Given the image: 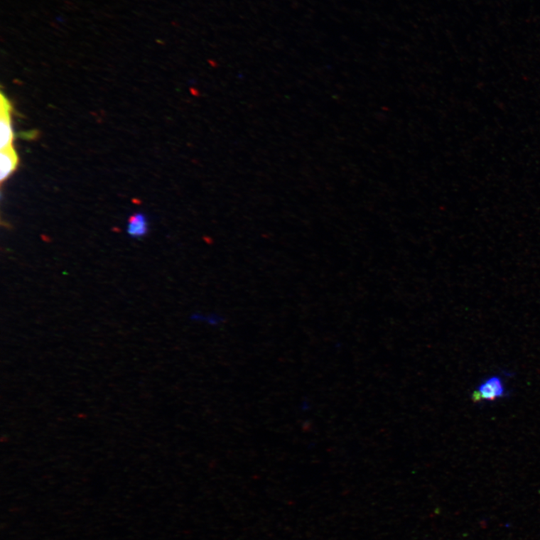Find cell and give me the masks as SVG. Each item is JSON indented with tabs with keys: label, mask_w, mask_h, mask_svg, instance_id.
<instances>
[{
	"label": "cell",
	"mask_w": 540,
	"mask_h": 540,
	"mask_svg": "<svg viewBox=\"0 0 540 540\" xmlns=\"http://www.w3.org/2000/svg\"><path fill=\"white\" fill-rule=\"evenodd\" d=\"M12 107L9 99L1 94L0 100V148L12 147L14 132L11 125Z\"/></svg>",
	"instance_id": "1"
},
{
	"label": "cell",
	"mask_w": 540,
	"mask_h": 540,
	"mask_svg": "<svg viewBox=\"0 0 540 540\" xmlns=\"http://www.w3.org/2000/svg\"><path fill=\"white\" fill-rule=\"evenodd\" d=\"M478 391L475 392L472 399L477 402L481 399L486 401H495L504 397L506 389L501 378L497 376L489 378L487 381L480 385Z\"/></svg>",
	"instance_id": "2"
},
{
	"label": "cell",
	"mask_w": 540,
	"mask_h": 540,
	"mask_svg": "<svg viewBox=\"0 0 540 540\" xmlns=\"http://www.w3.org/2000/svg\"><path fill=\"white\" fill-rule=\"evenodd\" d=\"M18 156L12 147L1 150L0 153V180L4 182L15 172L18 166Z\"/></svg>",
	"instance_id": "3"
},
{
	"label": "cell",
	"mask_w": 540,
	"mask_h": 540,
	"mask_svg": "<svg viewBox=\"0 0 540 540\" xmlns=\"http://www.w3.org/2000/svg\"><path fill=\"white\" fill-rule=\"evenodd\" d=\"M148 231V224L146 216L141 213H136L131 216L128 224L127 232L134 238L144 237Z\"/></svg>",
	"instance_id": "4"
}]
</instances>
